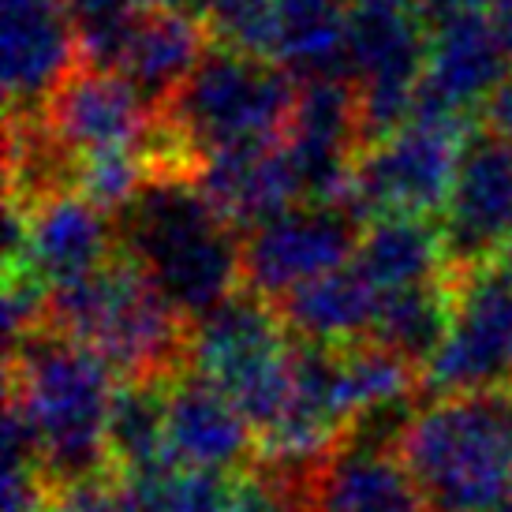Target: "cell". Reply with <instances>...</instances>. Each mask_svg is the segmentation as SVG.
I'll return each instance as SVG.
<instances>
[{
  "label": "cell",
  "mask_w": 512,
  "mask_h": 512,
  "mask_svg": "<svg viewBox=\"0 0 512 512\" xmlns=\"http://www.w3.org/2000/svg\"><path fill=\"white\" fill-rule=\"evenodd\" d=\"M116 378L105 359L57 329L8 344V449L27 453L53 486L105 475Z\"/></svg>",
  "instance_id": "1"
},
{
  "label": "cell",
  "mask_w": 512,
  "mask_h": 512,
  "mask_svg": "<svg viewBox=\"0 0 512 512\" xmlns=\"http://www.w3.org/2000/svg\"><path fill=\"white\" fill-rule=\"evenodd\" d=\"M120 251L195 326L240 296L243 236L191 176H157L120 214Z\"/></svg>",
  "instance_id": "2"
},
{
  "label": "cell",
  "mask_w": 512,
  "mask_h": 512,
  "mask_svg": "<svg viewBox=\"0 0 512 512\" xmlns=\"http://www.w3.org/2000/svg\"><path fill=\"white\" fill-rule=\"evenodd\" d=\"M303 83L281 64L214 49L161 105V128L176 169L195 180L210 161L266 150L285 139Z\"/></svg>",
  "instance_id": "3"
},
{
  "label": "cell",
  "mask_w": 512,
  "mask_h": 512,
  "mask_svg": "<svg viewBox=\"0 0 512 512\" xmlns=\"http://www.w3.org/2000/svg\"><path fill=\"white\" fill-rule=\"evenodd\" d=\"M393 449L430 512H501L512 505V389L430 397Z\"/></svg>",
  "instance_id": "4"
},
{
  "label": "cell",
  "mask_w": 512,
  "mask_h": 512,
  "mask_svg": "<svg viewBox=\"0 0 512 512\" xmlns=\"http://www.w3.org/2000/svg\"><path fill=\"white\" fill-rule=\"evenodd\" d=\"M49 329L90 348L124 382H169L191 363V322L124 251L49 292Z\"/></svg>",
  "instance_id": "5"
},
{
  "label": "cell",
  "mask_w": 512,
  "mask_h": 512,
  "mask_svg": "<svg viewBox=\"0 0 512 512\" xmlns=\"http://www.w3.org/2000/svg\"><path fill=\"white\" fill-rule=\"evenodd\" d=\"M299 344L281 311L255 292H240L191 326V363L240 404L258 441L281 419L296 378Z\"/></svg>",
  "instance_id": "6"
},
{
  "label": "cell",
  "mask_w": 512,
  "mask_h": 512,
  "mask_svg": "<svg viewBox=\"0 0 512 512\" xmlns=\"http://www.w3.org/2000/svg\"><path fill=\"white\" fill-rule=\"evenodd\" d=\"M468 120L419 105L404 124L363 146L348 206L370 217H427L445 206L468 146Z\"/></svg>",
  "instance_id": "7"
},
{
  "label": "cell",
  "mask_w": 512,
  "mask_h": 512,
  "mask_svg": "<svg viewBox=\"0 0 512 512\" xmlns=\"http://www.w3.org/2000/svg\"><path fill=\"white\" fill-rule=\"evenodd\" d=\"M427 23L397 0H356L348 19V83L367 143L419 109L427 72Z\"/></svg>",
  "instance_id": "8"
},
{
  "label": "cell",
  "mask_w": 512,
  "mask_h": 512,
  "mask_svg": "<svg viewBox=\"0 0 512 512\" xmlns=\"http://www.w3.org/2000/svg\"><path fill=\"white\" fill-rule=\"evenodd\" d=\"M430 397L512 389V277L498 266L456 273L445 337L423 367Z\"/></svg>",
  "instance_id": "9"
},
{
  "label": "cell",
  "mask_w": 512,
  "mask_h": 512,
  "mask_svg": "<svg viewBox=\"0 0 512 512\" xmlns=\"http://www.w3.org/2000/svg\"><path fill=\"white\" fill-rule=\"evenodd\" d=\"M359 214L348 202H307L243 232V285L266 303L344 270L359 247Z\"/></svg>",
  "instance_id": "10"
},
{
  "label": "cell",
  "mask_w": 512,
  "mask_h": 512,
  "mask_svg": "<svg viewBox=\"0 0 512 512\" xmlns=\"http://www.w3.org/2000/svg\"><path fill=\"white\" fill-rule=\"evenodd\" d=\"M120 228L75 191L8 199V273H23L45 292L68 288L120 251Z\"/></svg>",
  "instance_id": "11"
},
{
  "label": "cell",
  "mask_w": 512,
  "mask_h": 512,
  "mask_svg": "<svg viewBox=\"0 0 512 512\" xmlns=\"http://www.w3.org/2000/svg\"><path fill=\"white\" fill-rule=\"evenodd\" d=\"M441 236L456 273L494 266L512 243V143L498 131H471L449 199Z\"/></svg>",
  "instance_id": "12"
},
{
  "label": "cell",
  "mask_w": 512,
  "mask_h": 512,
  "mask_svg": "<svg viewBox=\"0 0 512 512\" xmlns=\"http://www.w3.org/2000/svg\"><path fill=\"white\" fill-rule=\"evenodd\" d=\"M165 445L169 464L191 471L236 475L258 460V434L240 404L199 370L176 374L169 382Z\"/></svg>",
  "instance_id": "13"
},
{
  "label": "cell",
  "mask_w": 512,
  "mask_h": 512,
  "mask_svg": "<svg viewBox=\"0 0 512 512\" xmlns=\"http://www.w3.org/2000/svg\"><path fill=\"white\" fill-rule=\"evenodd\" d=\"M427 30V72L419 105L468 120L475 105H490L498 94V86L512 72V57L486 23L483 8L441 19Z\"/></svg>",
  "instance_id": "14"
},
{
  "label": "cell",
  "mask_w": 512,
  "mask_h": 512,
  "mask_svg": "<svg viewBox=\"0 0 512 512\" xmlns=\"http://www.w3.org/2000/svg\"><path fill=\"white\" fill-rule=\"evenodd\" d=\"M79 42L64 0H4V90L12 116L38 113L75 72Z\"/></svg>",
  "instance_id": "15"
},
{
  "label": "cell",
  "mask_w": 512,
  "mask_h": 512,
  "mask_svg": "<svg viewBox=\"0 0 512 512\" xmlns=\"http://www.w3.org/2000/svg\"><path fill=\"white\" fill-rule=\"evenodd\" d=\"M299 512H430L397 449L352 438L303 479Z\"/></svg>",
  "instance_id": "16"
},
{
  "label": "cell",
  "mask_w": 512,
  "mask_h": 512,
  "mask_svg": "<svg viewBox=\"0 0 512 512\" xmlns=\"http://www.w3.org/2000/svg\"><path fill=\"white\" fill-rule=\"evenodd\" d=\"M292 337L311 348H352L378 337L382 296L370 285L356 258L344 270L329 273L314 285L299 288L288 299L273 303Z\"/></svg>",
  "instance_id": "17"
},
{
  "label": "cell",
  "mask_w": 512,
  "mask_h": 512,
  "mask_svg": "<svg viewBox=\"0 0 512 512\" xmlns=\"http://www.w3.org/2000/svg\"><path fill=\"white\" fill-rule=\"evenodd\" d=\"M195 184L236 232H251L285 210L307 206L299 176L281 143L210 161L195 172Z\"/></svg>",
  "instance_id": "18"
},
{
  "label": "cell",
  "mask_w": 512,
  "mask_h": 512,
  "mask_svg": "<svg viewBox=\"0 0 512 512\" xmlns=\"http://www.w3.org/2000/svg\"><path fill=\"white\" fill-rule=\"evenodd\" d=\"M356 266L382 299L445 285L456 277L441 225L427 217H374L359 236Z\"/></svg>",
  "instance_id": "19"
},
{
  "label": "cell",
  "mask_w": 512,
  "mask_h": 512,
  "mask_svg": "<svg viewBox=\"0 0 512 512\" xmlns=\"http://www.w3.org/2000/svg\"><path fill=\"white\" fill-rule=\"evenodd\" d=\"M206 38H210V30L202 27L195 15L146 8L124 42V53L116 60V75H124L143 98H150L161 109L191 79L199 60L210 53Z\"/></svg>",
  "instance_id": "20"
},
{
  "label": "cell",
  "mask_w": 512,
  "mask_h": 512,
  "mask_svg": "<svg viewBox=\"0 0 512 512\" xmlns=\"http://www.w3.org/2000/svg\"><path fill=\"white\" fill-rule=\"evenodd\" d=\"M169 382L120 385L113 408V430H109V464L120 471V479L169 464V445H165Z\"/></svg>",
  "instance_id": "21"
},
{
  "label": "cell",
  "mask_w": 512,
  "mask_h": 512,
  "mask_svg": "<svg viewBox=\"0 0 512 512\" xmlns=\"http://www.w3.org/2000/svg\"><path fill=\"white\" fill-rule=\"evenodd\" d=\"M236 475L165 464L143 475H128V479L116 475V479L124 483L135 512H232Z\"/></svg>",
  "instance_id": "22"
},
{
  "label": "cell",
  "mask_w": 512,
  "mask_h": 512,
  "mask_svg": "<svg viewBox=\"0 0 512 512\" xmlns=\"http://www.w3.org/2000/svg\"><path fill=\"white\" fill-rule=\"evenodd\" d=\"M64 12L72 19L75 42L86 64L116 72L124 42L146 8L143 0H64Z\"/></svg>",
  "instance_id": "23"
},
{
  "label": "cell",
  "mask_w": 512,
  "mask_h": 512,
  "mask_svg": "<svg viewBox=\"0 0 512 512\" xmlns=\"http://www.w3.org/2000/svg\"><path fill=\"white\" fill-rule=\"evenodd\" d=\"M49 512H135V505L120 479L90 475V479L53 486Z\"/></svg>",
  "instance_id": "24"
},
{
  "label": "cell",
  "mask_w": 512,
  "mask_h": 512,
  "mask_svg": "<svg viewBox=\"0 0 512 512\" xmlns=\"http://www.w3.org/2000/svg\"><path fill=\"white\" fill-rule=\"evenodd\" d=\"M53 483L45 471L19 449H8V468H4V512H49Z\"/></svg>",
  "instance_id": "25"
},
{
  "label": "cell",
  "mask_w": 512,
  "mask_h": 512,
  "mask_svg": "<svg viewBox=\"0 0 512 512\" xmlns=\"http://www.w3.org/2000/svg\"><path fill=\"white\" fill-rule=\"evenodd\" d=\"M475 8H483V0H415L412 12L434 27L441 19H453V15H464V12H475Z\"/></svg>",
  "instance_id": "26"
},
{
  "label": "cell",
  "mask_w": 512,
  "mask_h": 512,
  "mask_svg": "<svg viewBox=\"0 0 512 512\" xmlns=\"http://www.w3.org/2000/svg\"><path fill=\"white\" fill-rule=\"evenodd\" d=\"M490 131H498L501 139L512 143V72L505 75V83L498 86V94L490 98Z\"/></svg>",
  "instance_id": "27"
},
{
  "label": "cell",
  "mask_w": 512,
  "mask_h": 512,
  "mask_svg": "<svg viewBox=\"0 0 512 512\" xmlns=\"http://www.w3.org/2000/svg\"><path fill=\"white\" fill-rule=\"evenodd\" d=\"M483 15L498 34V42L505 45V53L512 57V0H483Z\"/></svg>",
  "instance_id": "28"
},
{
  "label": "cell",
  "mask_w": 512,
  "mask_h": 512,
  "mask_svg": "<svg viewBox=\"0 0 512 512\" xmlns=\"http://www.w3.org/2000/svg\"><path fill=\"white\" fill-rule=\"evenodd\" d=\"M143 8L150 12H180V15H195L206 8V0H143Z\"/></svg>",
  "instance_id": "29"
},
{
  "label": "cell",
  "mask_w": 512,
  "mask_h": 512,
  "mask_svg": "<svg viewBox=\"0 0 512 512\" xmlns=\"http://www.w3.org/2000/svg\"><path fill=\"white\" fill-rule=\"evenodd\" d=\"M397 4H404V8H412V4H415V0H397Z\"/></svg>",
  "instance_id": "30"
},
{
  "label": "cell",
  "mask_w": 512,
  "mask_h": 512,
  "mask_svg": "<svg viewBox=\"0 0 512 512\" xmlns=\"http://www.w3.org/2000/svg\"><path fill=\"white\" fill-rule=\"evenodd\" d=\"M501 512H512V505H505V509H501Z\"/></svg>",
  "instance_id": "31"
}]
</instances>
